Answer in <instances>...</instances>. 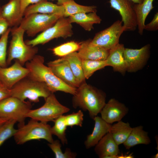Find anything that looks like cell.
<instances>
[{"mask_svg": "<svg viewBox=\"0 0 158 158\" xmlns=\"http://www.w3.org/2000/svg\"><path fill=\"white\" fill-rule=\"evenodd\" d=\"M29 70L23 67L17 60L8 67H0V81L5 87L10 89L16 83L27 76Z\"/></svg>", "mask_w": 158, "mask_h": 158, "instance_id": "13", "label": "cell"}, {"mask_svg": "<svg viewBox=\"0 0 158 158\" xmlns=\"http://www.w3.org/2000/svg\"><path fill=\"white\" fill-rule=\"evenodd\" d=\"M16 123L15 120H9L0 126V147L6 140L13 136L17 130L14 128Z\"/></svg>", "mask_w": 158, "mask_h": 158, "instance_id": "30", "label": "cell"}, {"mask_svg": "<svg viewBox=\"0 0 158 158\" xmlns=\"http://www.w3.org/2000/svg\"><path fill=\"white\" fill-rule=\"evenodd\" d=\"M68 62L71 71L78 83L80 85L85 82L82 66V59L76 51L62 57Z\"/></svg>", "mask_w": 158, "mask_h": 158, "instance_id": "25", "label": "cell"}, {"mask_svg": "<svg viewBox=\"0 0 158 158\" xmlns=\"http://www.w3.org/2000/svg\"><path fill=\"white\" fill-rule=\"evenodd\" d=\"M134 4H140L143 1V0H129Z\"/></svg>", "mask_w": 158, "mask_h": 158, "instance_id": "41", "label": "cell"}, {"mask_svg": "<svg viewBox=\"0 0 158 158\" xmlns=\"http://www.w3.org/2000/svg\"><path fill=\"white\" fill-rule=\"evenodd\" d=\"M68 18L71 23L78 24L87 31L91 30L93 28L94 24H99L102 21L100 17L97 14V11L76 14Z\"/></svg>", "mask_w": 158, "mask_h": 158, "instance_id": "22", "label": "cell"}, {"mask_svg": "<svg viewBox=\"0 0 158 158\" xmlns=\"http://www.w3.org/2000/svg\"><path fill=\"white\" fill-rule=\"evenodd\" d=\"M93 119L95 121L92 133L87 136L84 142L85 146L87 149L95 146L106 134L109 132L111 126L101 117L97 116Z\"/></svg>", "mask_w": 158, "mask_h": 158, "instance_id": "19", "label": "cell"}, {"mask_svg": "<svg viewBox=\"0 0 158 158\" xmlns=\"http://www.w3.org/2000/svg\"><path fill=\"white\" fill-rule=\"evenodd\" d=\"M63 5L64 8V17H66L76 14L88 13L97 11L95 6H83L76 3L72 0L64 3Z\"/></svg>", "mask_w": 158, "mask_h": 158, "instance_id": "27", "label": "cell"}, {"mask_svg": "<svg viewBox=\"0 0 158 158\" xmlns=\"http://www.w3.org/2000/svg\"><path fill=\"white\" fill-rule=\"evenodd\" d=\"M1 14L9 27L19 26L23 18L20 0H9L1 7Z\"/></svg>", "mask_w": 158, "mask_h": 158, "instance_id": "18", "label": "cell"}, {"mask_svg": "<svg viewBox=\"0 0 158 158\" xmlns=\"http://www.w3.org/2000/svg\"><path fill=\"white\" fill-rule=\"evenodd\" d=\"M10 91L11 96L23 101L28 99L30 102L34 103L38 102L40 97L45 99L52 93L45 83L27 76L16 83Z\"/></svg>", "mask_w": 158, "mask_h": 158, "instance_id": "4", "label": "cell"}, {"mask_svg": "<svg viewBox=\"0 0 158 158\" xmlns=\"http://www.w3.org/2000/svg\"><path fill=\"white\" fill-rule=\"evenodd\" d=\"M58 5H62L64 3L72 0H56Z\"/></svg>", "mask_w": 158, "mask_h": 158, "instance_id": "40", "label": "cell"}, {"mask_svg": "<svg viewBox=\"0 0 158 158\" xmlns=\"http://www.w3.org/2000/svg\"><path fill=\"white\" fill-rule=\"evenodd\" d=\"M154 0H143L141 3L134 4L133 5L136 15L138 32L140 35L143 34L146 18L154 8L153 3Z\"/></svg>", "mask_w": 158, "mask_h": 158, "instance_id": "24", "label": "cell"}, {"mask_svg": "<svg viewBox=\"0 0 158 158\" xmlns=\"http://www.w3.org/2000/svg\"><path fill=\"white\" fill-rule=\"evenodd\" d=\"M150 45L147 44L139 49L125 48L123 57L126 71L134 73L142 69L145 65L150 55Z\"/></svg>", "mask_w": 158, "mask_h": 158, "instance_id": "11", "label": "cell"}, {"mask_svg": "<svg viewBox=\"0 0 158 158\" xmlns=\"http://www.w3.org/2000/svg\"><path fill=\"white\" fill-rule=\"evenodd\" d=\"M47 64L55 75L66 84L76 88L80 86L68 62L63 57L50 61Z\"/></svg>", "mask_w": 158, "mask_h": 158, "instance_id": "14", "label": "cell"}, {"mask_svg": "<svg viewBox=\"0 0 158 158\" xmlns=\"http://www.w3.org/2000/svg\"><path fill=\"white\" fill-rule=\"evenodd\" d=\"M82 66L85 79L89 78L96 71L106 66L105 60L97 61L91 60H82Z\"/></svg>", "mask_w": 158, "mask_h": 158, "instance_id": "29", "label": "cell"}, {"mask_svg": "<svg viewBox=\"0 0 158 158\" xmlns=\"http://www.w3.org/2000/svg\"><path fill=\"white\" fill-rule=\"evenodd\" d=\"M123 44L119 43L109 50L105 60L107 66L112 67L115 72L124 75L126 72V63L123 57L125 49Z\"/></svg>", "mask_w": 158, "mask_h": 158, "instance_id": "20", "label": "cell"}, {"mask_svg": "<svg viewBox=\"0 0 158 158\" xmlns=\"http://www.w3.org/2000/svg\"><path fill=\"white\" fill-rule=\"evenodd\" d=\"M11 28H8L0 38V67H6V49L8 35L11 32Z\"/></svg>", "mask_w": 158, "mask_h": 158, "instance_id": "33", "label": "cell"}, {"mask_svg": "<svg viewBox=\"0 0 158 158\" xmlns=\"http://www.w3.org/2000/svg\"><path fill=\"white\" fill-rule=\"evenodd\" d=\"M54 125L51 127V133L56 136L63 145L67 144L66 131L67 127L65 120L64 115H62L53 121Z\"/></svg>", "mask_w": 158, "mask_h": 158, "instance_id": "28", "label": "cell"}, {"mask_svg": "<svg viewBox=\"0 0 158 158\" xmlns=\"http://www.w3.org/2000/svg\"><path fill=\"white\" fill-rule=\"evenodd\" d=\"M83 113L81 110L64 115L65 121L67 127H72L74 126H77L81 127L83 120Z\"/></svg>", "mask_w": 158, "mask_h": 158, "instance_id": "34", "label": "cell"}, {"mask_svg": "<svg viewBox=\"0 0 158 158\" xmlns=\"http://www.w3.org/2000/svg\"><path fill=\"white\" fill-rule=\"evenodd\" d=\"M11 32L12 38L6 59L7 65L10 64L15 59L23 66L36 55L38 49L36 46L32 47L25 43L23 40L25 32L20 26L11 28Z\"/></svg>", "mask_w": 158, "mask_h": 158, "instance_id": "3", "label": "cell"}, {"mask_svg": "<svg viewBox=\"0 0 158 158\" xmlns=\"http://www.w3.org/2000/svg\"><path fill=\"white\" fill-rule=\"evenodd\" d=\"M128 109L123 103L114 98H111L106 103L100 113L101 118L111 124L121 120L128 113Z\"/></svg>", "mask_w": 158, "mask_h": 158, "instance_id": "15", "label": "cell"}, {"mask_svg": "<svg viewBox=\"0 0 158 158\" xmlns=\"http://www.w3.org/2000/svg\"><path fill=\"white\" fill-rule=\"evenodd\" d=\"M63 16L58 14L32 13L24 16L19 26L28 36L33 37L53 26Z\"/></svg>", "mask_w": 158, "mask_h": 158, "instance_id": "9", "label": "cell"}, {"mask_svg": "<svg viewBox=\"0 0 158 158\" xmlns=\"http://www.w3.org/2000/svg\"><path fill=\"white\" fill-rule=\"evenodd\" d=\"M11 96L10 89L4 86L0 87V102L5 98Z\"/></svg>", "mask_w": 158, "mask_h": 158, "instance_id": "38", "label": "cell"}, {"mask_svg": "<svg viewBox=\"0 0 158 158\" xmlns=\"http://www.w3.org/2000/svg\"><path fill=\"white\" fill-rule=\"evenodd\" d=\"M134 155L132 153H125L123 154L122 153L120 154L117 156V158H133Z\"/></svg>", "mask_w": 158, "mask_h": 158, "instance_id": "39", "label": "cell"}, {"mask_svg": "<svg viewBox=\"0 0 158 158\" xmlns=\"http://www.w3.org/2000/svg\"><path fill=\"white\" fill-rule=\"evenodd\" d=\"M8 25L2 16L0 6V36L4 33L8 28Z\"/></svg>", "mask_w": 158, "mask_h": 158, "instance_id": "36", "label": "cell"}, {"mask_svg": "<svg viewBox=\"0 0 158 158\" xmlns=\"http://www.w3.org/2000/svg\"><path fill=\"white\" fill-rule=\"evenodd\" d=\"M111 8L118 11L121 16L125 31L135 30L137 27L136 15L129 0H109Z\"/></svg>", "mask_w": 158, "mask_h": 158, "instance_id": "12", "label": "cell"}, {"mask_svg": "<svg viewBox=\"0 0 158 158\" xmlns=\"http://www.w3.org/2000/svg\"><path fill=\"white\" fill-rule=\"evenodd\" d=\"M13 136L18 145H22L29 141L44 140L49 143L53 141L51 126L47 123L31 119L26 124L19 127Z\"/></svg>", "mask_w": 158, "mask_h": 158, "instance_id": "5", "label": "cell"}, {"mask_svg": "<svg viewBox=\"0 0 158 158\" xmlns=\"http://www.w3.org/2000/svg\"><path fill=\"white\" fill-rule=\"evenodd\" d=\"M73 95L72 102L74 108L79 107L87 111L92 119L100 113L106 103V94L85 82L76 88Z\"/></svg>", "mask_w": 158, "mask_h": 158, "instance_id": "2", "label": "cell"}, {"mask_svg": "<svg viewBox=\"0 0 158 158\" xmlns=\"http://www.w3.org/2000/svg\"><path fill=\"white\" fill-rule=\"evenodd\" d=\"M73 27L68 18L61 17L52 26L49 28L36 37L25 41L27 45L32 47L44 44L55 38H63L71 37L73 34Z\"/></svg>", "mask_w": 158, "mask_h": 158, "instance_id": "8", "label": "cell"}, {"mask_svg": "<svg viewBox=\"0 0 158 158\" xmlns=\"http://www.w3.org/2000/svg\"><path fill=\"white\" fill-rule=\"evenodd\" d=\"M44 58L36 55L30 61L25 63V67L29 70L27 76L44 83L53 93L60 91L74 95L76 88L70 87L56 76L51 68L44 64Z\"/></svg>", "mask_w": 158, "mask_h": 158, "instance_id": "1", "label": "cell"}, {"mask_svg": "<svg viewBox=\"0 0 158 158\" xmlns=\"http://www.w3.org/2000/svg\"><path fill=\"white\" fill-rule=\"evenodd\" d=\"M4 86L1 82L0 81V87H3Z\"/></svg>", "mask_w": 158, "mask_h": 158, "instance_id": "44", "label": "cell"}, {"mask_svg": "<svg viewBox=\"0 0 158 158\" xmlns=\"http://www.w3.org/2000/svg\"><path fill=\"white\" fill-rule=\"evenodd\" d=\"M95 151L100 158H117L121 152L118 145L110 133L106 134L95 146Z\"/></svg>", "mask_w": 158, "mask_h": 158, "instance_id": "16", "label": "cell"}, {"mask_svg": "<svg viewBox=\"0 0 158 158\" xmlns=\"http://www.w3.org/2000/svg\"><path fill=\"white\" fill-rule=\"evenodd\" d=\"M151 142V140L147 132L143 129L141 126L132 128L131 131L125 141L123 143L126 149L140 144L147 145Z\"/></svg>", "mask_w": 158, "mask_h": 158, "instance_id": "23", "label": "cell"}, {"mask_svg": "<svg viewBox=\"0 0 158 158\" xmlns=\"http://www.w3.org/2000/svg\"><path fill=\"white\" fill-rule=\"evenodd\" d=\"M48 146L54 153L56 158H74L77 154L72 152L68 148H66L64 152L61 149V144L58 140H54L51 143H49Z\"/></svg>", "mask_w": 158, "mask_h": 158, "instance_id": "32", "label": "cell"}, {"mask_svg": "<svg viewBox=\"0 0 158 158\" xmlns=\"http://www.w3.org/2000/svg\"><path fill=\"white\" fill-rule=\"evenodd\" d=\"M31 107L30 102L11 96L0 102V116L7 120H15L18 123L19 127L25 124L27 115Z\"/></svg>", "mask_w": 158, "mask_h": 158, "instance_id": "6", "label": "cell"}, {"mask_svg": "<svg viewBox=\"0 0 158 158\" xmlns=\"http://www.w3.org/2000/svg\"><path fill=\"white\" fill-rule=\"evenodd\" d=\"M124 31L122 22L118 20L97 33L90 40V43L109 50L119 43L120 37Z\"/></svg>", "mask_w": 158, "mask_h": 158, "instance_id": "10", "label": "cell"}, {"mask_svg": "<svg viewBox=\"0 0 158 158\" xmlns=\"http://www.w3.org/2000/svg\"><path fill=\"white\" fill-rule=\"evenodd\" d=\"M64 8L63 5H59L43 0L28 6L23 13L25 16L34 13L48 14H58L64 17Z\"/></svg>", "mask_w": 158, "mask_h": 158, "instance_id": "21", "label": "cell"}, {"mask_svg": "<svg viewBox=\"0 0 158 158\" xmlns=\"http://www.w3.org/2000/svg\"><path fill=\"white\" fill-rule=\"evenodd\" d=\"M158 29V13L154 15L152 21L148 24L145 25L144 30L149 31H155Z\"/></svg>", "mask_w": 158, "mask_h": 158, "instance_id": "35", "label": "cell"}, {"mask_svg": "<svg viewBox=\"0 0 158 158\" xmlns=\"http://www.w3.org/2000/svg\"><path fill=\"white\" fill-rule=\"evenodd\" d=\"M45 102L41 107L31 109L26 117L39 121L47 123L53 121L55 119L69 111L70 109L61 104L54 93L45 99Z\"/></svg>", "mask_w": 158, "mask_h": 158, "instance_id": "7", "label": "cell"}, {"mask_svg": "<svg viewBox=\"0 0 158 158\" xmlns=\"http://www.w3.org/2000/svg\"><path fill=\"white\" fill-rule=\"evenodd\" d=\"M7 120L4 119L0 116V126L4 123Z\"/></svg>", "mask_w": 158, "mask_h": 158, "instance_id": "42", "label": "cell"}, {"mask_svg": "<svg viewBox=\"0 0 158 158\" xmlns=\"http://www.w3.org/2000/svg\"><path fill=\"white\" fill-rule=\"evenodd\" d=\"M90 40L84 41L80 44L78 54L82 60L104 61L107 59L109 50L90 43Z\"/></svg>", "mask_w": 158, "mask_h": 158, "instance_id": "17", "label": "cell"}, {"mask_svg": "<svg viewBox=\"0 0 158 158\" xmlns=\"http://www.w3.org/2000/svg\"><path fill=\"white\" fill-rule=\"evenodd\" d=\"M132 129L129 123L121 120L111 125L109 132L115 142L119 145L125 141Z\"/></svg>", "mask_w": 158, "mask_h": 158, "instance_id": "26", "label": "cell"}, {"mask_svg": "<svg viewBox=\"0 0 158 158\" xmlns=\"http://www.w3.org/2000/svg\"><path fill=\"white\" fill-rule=\"evenodd\" d=\"M80 47V44L74 41H71L54 47L52 49V51L55 55L63 57L78 51Z\"/></svg>", "mask_w": 158, "mask_h": 158, "instance_id": "31", "label": "cell"}, {"mask_svg": "<svg viewBox=\"0 0 158 158\" xmlns=\"http://www.w3.org/2000/svg\"><path fill=\"white\" fill-rule=\"evenodd\" d=\"M153 157L154 158H158V153H157L156 154H155L154 155Z\"/></svg>", "mask_w": 158, "mask_h": 158, "instance_id": "43", "label": "cell"}, {"mask_svg": "<svg viewBox=\"0 0 158 158\" xmlns=\"http://www.w3.org/2000/svg\"><path fill=\"white\" fill-rule=\"evenodd\" d=\"M43 0H20L22 13H23L26 8L30 4L38 3Z\"/></svg>", "mask_w": 158, "mask_h": 158, "instance_id": "37", "label": "cell"}]
</instances>
